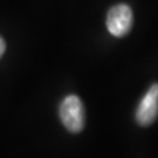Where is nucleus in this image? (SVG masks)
Wrapping results in <instances>:
<instances>
[{
    "label": "nucleus",
    "instance_id": "nucleus-4",
    "mask_svg": "<svg viewBox=\"0 0 158 158\" xmlns=\"http://www.w3.org/2000/svg\"><path fill=\"white\" fill-rule=\"evenodd\" d=\"M5 51H6V44H5V41H4V39L0 36V59L4 55Z\"/></svg>",
    "mask_w": 158,
    "mask_h": 158
},
{
    "label": "nucleus",
    "instance_id": "nucleus-2",
    "mask_svg": "<svg viewBox=\"0 0 158 158\" xmlns=\"http://www.w3.org/2000/svg\"><path fill=\"white\" fill-rule=\"evenodd\" d=\"M134 23L132 11L128 5L118 4L110 8L107 15V28L114 36L122 38L130 32Z\"/></svg>",
    "mask_w": 158,
    "mask_h": 158
},
{
    "label": "nucleus",
    "instance_id": "nucleus-3",
    "mask_svg": "<svg viewBox=\"0 0 158 158\" xmlns=\"http://www.w3.org/2000/svg\"><path fill=\"white\" fill-rule=\"evenodd\" d=\"M136 121L142 127H149L158 117V83L150 87L136 110Z\"/></svg>",
    "mask_w": 158,
    "mask_h": 158
},
{
    "label": "nucleus",
    "instance_id": "nucleus-1",
    "mask_svg": "<svg viewBox=\"0 0 158 158\" xmlns=\"http://www.w3.org/2000/svg\"><path fill=\"white\" fill-rule=\"evenodd\" d=\"M60 119L72 134H79L85 128V108L79 96L68 95L60 104Z\"/></svg>",
    "mask_w": 158,
    "mask_h": 158
}]
</instances>
